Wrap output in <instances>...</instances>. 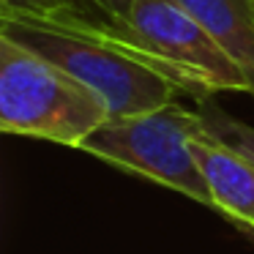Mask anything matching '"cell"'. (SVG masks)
I'll list each match as a JSON object with an SVG mask.
<instances>
[{
  "instance_id": "cell-1",
  "label": "cell",
  "mask_w": 254,
  "mask_h": 254,
  "mask_svg": "<svg viewBox=\"0 0 254 254\" xmlns=\"http://www.w3.org/2000/svg\"><path fill=\"white\" fill-rule=\"evenodd\" d=\"M0 36L58 63L99 90L110 115H137L175 104L181 96L205 99L178 66L145 47L126 25L96 22L77 11H22L0 6Z\"/></svg>"
},
{
  "instance_id": "cell-2",
  "label": "cell",
  "mask_w": 254,
  "mask_h": 254,
  "mask_svg": "<svg viewBox=\"0 0 254 254\" xmlns=\"http://www.w3.org/2000/svg\"><path fill=\"white\" fill-rule=\"evenodd\" d=\"M110 118L99 90L0 36V131L77 148Z\"/></svg>"
},
{
  "instance_id": "cell-3",
  "label": "cell",
  "mask_w": 254,
  "mask_h": 254,
  "mask_svg": "<svg viewBox=\"0 0 254 254\" xmlns=\"http://www.w3.org/2000/svg\"><path fill=\"white\" fill-rule=\"evenodd\" d=\"M202 126V112L183 110L175 101L137 115H110L79 150L216 210L205 172L191 150V137Z\"/></svg>"
},
{
  "instance_id": "cell-4",
  "label": "cell",
  "mask_w": 254,
  "mask_h": 254,
  "mask_svg": "<svg viewBox=\"0 0 254 254\" xmlns=\"http://www.w3.org/2000/svg\"><path fill=\"white\" fill-rule=\"evenodd\" d=\"M126 28L145 47L202 85L205 93H249L246 74L178 0H134Z\"/></svg>"
},
{
  "instance_id": "cell-5",
  "label": "cell",
  "mask_w": 254,
  "mask_h": 254,
  "mask_svg": "<svg viewBox=\"0 0 254 254\" xmlns=\"http://www.w3.org/2000/svg\"><path fill=\"white\" fill-rule=\"evenodd\" d=\"M191 150L205 172L216 210L254 235V161L205 126L191 137Z\"/></svg>"
},
{
  "instance_id": "cell-6",
  "label": "cell",
  "mask_w": 254,
  "mask_h": 254,
  "mask_svg": "<svg viewBox=\"0 0 254 254\" xmlns=\"http://www.w3.org/2000/svg\"><path fill=\"white\" fill-rule=\"evenodd\" d=\"M186 6L227 55L246 74L249 93L254 96V0H178Z\"/></svg>"
},
{
  "instance_id": "cell-7",
  "label": "cell",
  "mask_w": 254,
  "mask_h": 254,
  "mask_svg": "<svg viewBox=\"0 0 254 254\" xmlns=\"http://www.w3.org/2000/svg\"><path fill=\"white\" fill-rule=\"evenodd\" d=\"M202 121L210 134H216L227 145H232L238 153H243L249 161H254V126H249L243 121H235V118H230L227 112L216 110V107H208L202 112Z\"/></svg>"
},
{
  "instance_id": "cell-8",
  "label": "cell",
  "mask_w": 254,
  "mask_h": 254,
  "mask_svg": "<svg viewBox=\"0 0 254 254\" xmlns=\"http://www.w3.org/2000/svg\"><path fill=\"white\" fill-rule=\"evenodd\" d=\"M0 6L22 8V11H77V14H90V17L101 14V8L96 6L93 0H0Z\"/></svg>"
},
{
  "instance_id": "cell-9",
  "label": "cell",
  "mask_w": 254,
  "mask_h": 254,
  "mask_svg": "<svg viewBox=\"0 0 254 254\" xmlns=\"http://www.w3.org/2000/svg\"><path fill=\"white\" fill-rule=\"evenodd\" d=\"M93 3L115 25H126L128 17H131V8H134V0H93Z\"/></svg>"
}]
</instances>
